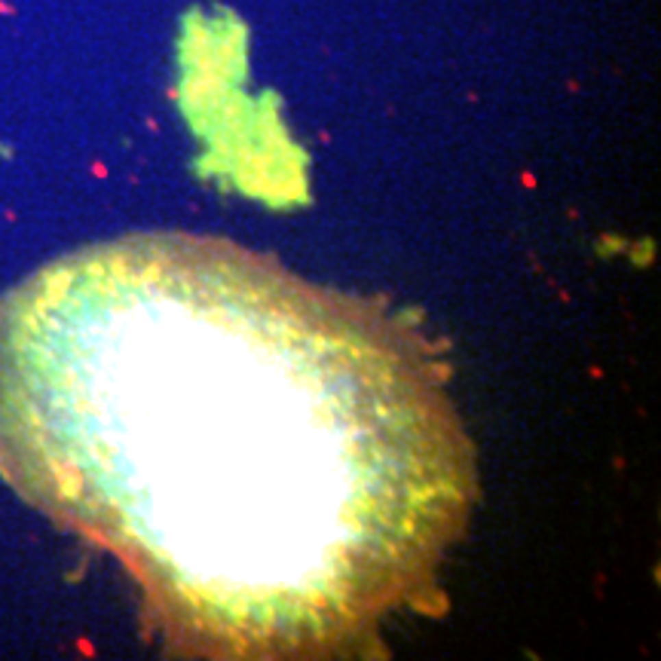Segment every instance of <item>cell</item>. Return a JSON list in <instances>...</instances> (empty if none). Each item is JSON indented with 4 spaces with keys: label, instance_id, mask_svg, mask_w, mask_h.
<instances>
[{
    "label": "cell",
    "instance_id": "1",
    "mask_svg": "<svg viewBox=\"0 0 661 661\" xmlns=\"http://www.w3.org/2000/svg\"><path fill=\"white\" fill-rule=\"evenodd\" d=\"M0 472L114 551L169 640L233 658L356 649L475 499L410 334L187 233L92 245L0 303Z\"/></svg>",
    "mask_w": 661,
    "mask_h": 661
}]
</instances>
